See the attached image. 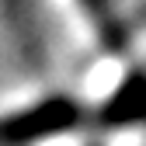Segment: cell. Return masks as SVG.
<instances>
[{
	"mask_svg": "<svg viewBox=\"0 0 146 146\" xmlns=\"http://www.w3.org/2000/svg\"><path fill=\"white\" fill-rule=\"evenodd\" d=\"M87 122V108L70 98V94H49L42 101H35L21 111H11L0 118V143L4 146H25V143H38L52 136H66L84 129Z\"/></svg>",
	"mask_w": 146,
	"mask_h": 146,
	"instance_id": "6da1fadb",
	"label": "cell"
},
{
	"mask_svg": "<svg viewBox=\"0 0 146 146\" xmlns=\"http://www.w3.org/2000/svg\"><path fill=\"white\" fill-rule=\"evenodd\" d=\"M87 17L94 21L98 35H101V42L104 49H111V52H125V45H129V25L118 21V17L111 14V0H80Z\"/></svg>",
	"mask_w": 146,
	"mask_h": 146,
	"instance_id": "7a4b0ae2",
	"label": "cell"
}]
</instances>
